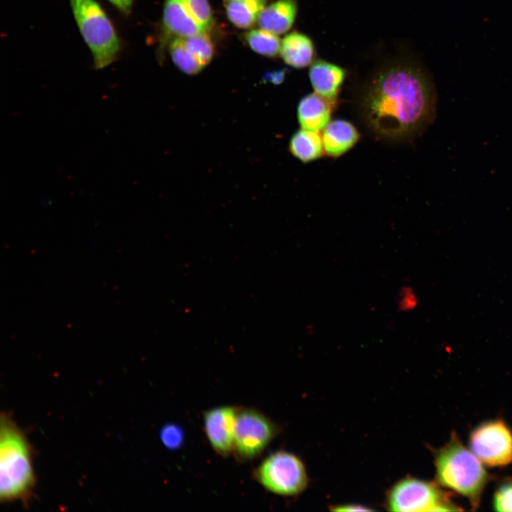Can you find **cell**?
<instances>
[{
  "label": "cell",
  "instance_id": "obj_1",
  "mask_svg": "<svg viewBox=\"0 0 512 512\" xmlns=\"http://www.w3.org/2000/svg\"><path fill=\"white\" fill-rule=\"evenodd\" d=\"M432 80L419 64L390 63L373 74L361 98L364 120L376 136L410 139L429 125L435 114Z\"/></svg>",
  "mask_w": 512,
  "mask_h": 512
},
{
  "label": "cell",
  "instance_id": "obj_2",
  "mask_svg": "<svg viewBox=\"0 0 512 512\" xmlns=\"http://www.w3.org/2000/svg\"><path fill=\"white\" fill-rule=\"evenodd\" d=\"M0 499L26 502L33 494L36 476L31 445L11 415L0 420Z\"/></svg>",
  "mask_w": 512,
  "mask_h": 512
},
{
  "label": "cell",
  "instance_id": "obj_3",
  "mask_svg": "<svg viewBox=\"0 0 512 512\" xmlns=\"http://www.w3.org/2000/svg\"><path fill=\"white\" fill-rule=\"evenodd\" d=\"M434 466L437 484L466 497L472 507L479 506L489 475L481 461L456 432L436 452Z\"/></svg>",
  "mask_w": 512,
  "mask_h": 512
},
{
  "label": "cell",
  "instance_id": "obj_4",
  "mask_svg": "<svg viewBox=\"0 0 512 512\" xmlns=\"http://www.w3.org/2000/svg\"><path fill=\"white\" fill-rule=\"evenodd\" d=\"M80 33L89 47L96 69L104 68L118 57L121 42L112 22L95 0H69Z\"/></svg>",
  "mask_w": 512,
  "mask_h": 512
},
{
  "label": "cell",
  "instance_id": "obj_5",
  "mask_svg": "<svg viewBox=\"0 0 512 512\" xmlns=\"http://www.w3.org/2000/svg\"><path fill=\"white\" fill-rule=\"evenodd\" d=\"M253 478L266 490L277 495L301 494L308 485L302 461L295 454L277 451L266 457L254 470Z\"/></svg>",
  "mask_w": 512,
  "mask_h": 512
},
{
  "label": "cell",
  "instance_id": "obj_6",
  "mask_svg": "<svg viewBox=\"0 0 512 512\" xmlns=\"http://www.w3.org/2000/svg\"><path fill=\"white\" fill-rule=\"evenodd\" d=\"M439 486L417 478L405 477L388 491V508L400 512L459 511L461 508Z\"/></svg>",
  "mask_w": 512,
  "mask_h": 512
},
{
  "label": "cell",
  "instance_id": "obj_7",
  "mask_svg": "<svg viewBox=\"0 0 512 512\" xmlns=\"http://www.w3.org/2000/svg\"><path fill=\"white\" fill-rule=\"evenodd\" d=\"M277 432L275 424L260 412L252 408H239L235 425L233 452L240 460H252L265 451Z\"/></svg>",
  "mask_w": 512,
  "mask_h": 512
},
{
  "label": "cell",
  "instance_id": "obj_8",
  "mask_svg": "<svg viewBox=\"0 0 512 512\" xmlns=\"http://www.w3.org/2000/svg\"><path fill=\"white\" fill-rule=\"evenodd\" d=\"M470 449L485 465L501 467L512 463V431L501 419L484 422L469 435Z\"/></svg>",
  "mask_w": 512,
  "mask_h": 512
},
{
  "label": "cell",
  "instance_id": "obj_9",
  "mask_svg": "<svg viewBox=\"0 0 512 512\" xmlns=\"http://www.w3.org/2000/svg\"><path fill=\"white\" fill-rule=\"evenodd\" d=\"M238 407L221 406L205 412L204 429L206 437L215 452L228 457L234 449L235 425Z\"/></svg>",
  "mask_w": 512,
  "mask_h": 512
},
{
  "label": "cell",
  "instance_id": "obj_10",
  "mask_svg": "<svg viewBox=\"0 0 512 512\" xmlns=\"http://www.w3.org/2000/svg\"><path fill=\"white\" fill-rule=\"evenodd\" d=\"M309 76L315 92L336 104L346 70L326 60H316L310 66Z\"/></svg>",
  "mask_w": 512,
  "mask_h": 512
},
{
  "label": "cell",
  "instance_id": "obj_11",
  "mask_svg": "<svg viewBox=\"0 0 512 512\" xmlns=\"http://www.w3.org/2000/svg\"><path fill=\"white\" fill-rule=\"evenodd\" d=\"M163 24L167 35L188 37L208 31L192 16L183 0H166Z\"/></svg>",
  "mask_w": 512,
  "mask_h": 512
},
{
  "label": "cell",
  "instance_id": "obj_12",
  "mask_svg": "<svg viewBox=\"0 0 512 512\" xmlns=\"http://www.w3.org/2000/svg\"><path fill=\"white\" fill-rule=\"evenodd\" d=\"M336 104L316 92L304 96L297 106V119L304 129L319 132L330 122Z\"/></svg>",
  "mask_w": 512,
  "mask_h": 512
},
{
  "label": "cell",
  "instance_id": "obj_13",
  "mask_svg": "<svg viewBox=\"0 0 512 512\" xmlns=\"http://www.w3.org/2000/svg\"><path fill=\"white\" fill-rule=\"evenodd\" d=\"M321 137L325 153L336 158L350 150L358 141L360 134L350 122L336 119L326 126Z\"/></svg>",
  "mask_w": 512,
  "mask_h": 512
},
{
  "label": "cell",
  "instance_id": "obj_14",
  "mask_svg": "<svg viewBox=\"0 0 512 512\" xmlns=\"http://www.w3.org/2000/svg\"><path fill=\"white\" fill-rule=\"evenodd\" d=\"M297 12L296 0H278L265 6L259 14L257 23L260 28L280 35L292 28Z\"/></svg>",
  "mask_w": 512,
  "mask_h": 512
},
{
  "label": "cell",
  "instance_id": "obj_15",
  "mask_svg": "<svg viewBox=\"0 0 512 512\" xmlns=\"http://www.w3.org/2000/svg\"><path fill=\"white\" fill-rule=\"evenodd\" d=\"M280 53L284 62L289 65L296 68H303L312 63L315 49L309 37L294 31L284 38Z\"/></svg>",
  "mask_w": 512,
  "mask_h": 512
},
{
  "label": "cell",
  "instance_id": "obj_16",
  "mask_svg": "<svg viewBox=\"0 0 512 512\" xmlns=\"http://www.w3.org/2000/svg\"><path fill=\"white\" fill-rule=\"evenodd\" d=\"M289 151L303 163L318 159L325 153L322 137L319 132L302 128L292 135L289 142Z\"/></svg>",
  "mask_w": 512,
  "mask_h": 512
},
{
  "label": "cell",
  "instance_id": "obj_17",
  "mask_svg": "<svg viewBox=\"0 0 512 512\" xmlns=\"http://www.w3.org/2000/svg\"><path fill=\"white\" fill-rule=\"evenodd\" d=\"M226 14L230 21L236 27L249 28L258 18L265 8L264 0H227Z\"/></svg>",
  "mask_w": 512,
  "mask_h": 512
},
{
  "label": "cell",
  "instance_id": "obj_18",
  "mask_svg": "<svg viewBox=\"0 0 512 512\" xmlns=\"http://www.w3.org/2000/svg\"><path fill=\"white\" fill-rule=\"evenodd\" d=\"M245 39L250 48L260 55L274 57L280 52L282 42L278 36L264 29L248 31Z\"/></svg>",
  "mask_w": 512,
  "mask_h": 512
},
{
  "label": "cell",
  "instance_id": "obj_19",
  "mask_svg": "<svg viewBox=\"0 0 512 512\" xmlns=\"http://www.w3.org/2000/svg\"><path fill=\"white\" fill-rule=\"evenodd\" d=\"M169 51L174 63L183 73L195 75L203 68L186 48L182 37H176L171 41Z\"/></svg>",
  "mask_w": 512,
  "mask_h": 512
},
{
  "label": "cell",
  "instance_id": "obj_20",
  "mask_svg": "<svg viewBox=\"0 0 512 512\" xmlns=\"http://www.w3.org/2000/svg\"><path fill=\"white\" fill-rule=\"evenodd\" d=\"M182 38L186 48L203 68L210 62L214 46L207 33Z\"/></svg>",
  "mask_w": 512,
  "mask_h": 512
},
{
  "label": "cell",
  "instance_id": "obj_21",
  "mask_svg": "<svg viewBox=\"0 0 512 512\" xmlns=\"http://www.w3.org/2000/svg\"><path fill=\"white\" fill-rule=\"evenodd\" d=\"M192 16L208 31L213 25V16L208 0H183Z\"/></svg>",
  "mask_w": 512,
  "mask_h": 512
},
{
  "label": "cell",
  "instance_id": "obj_22",
  "mask_svg": "<svg viewBox=\"0 0 512 512\" xmlns=\"http://www.w3.org/2000/svg\"><path fill=\"white\" fill-rule=\"evenodd\" d=\"M492 503L496 511L512 512V479H505L498 484Z\"/></svg>",
  "mask_w": 512,
  "mask_h": 512
},
{
  "label": "cell",
  "instance_id": "obj_23",
  "mask_svg": "<svg viewBox=\"0 0 512 512\" xmlns=\"http://www.w3.org/2000/svg\"><path fill=\"white\" fill-rule=\"evenodd\" d=\"M159 437L161 443L169 450L179 449L184 442L182 428L174 423L164 425L160 430Z\"/></svg>",
  "mask_w": 512,
  "mask_h": 512
},
{
  "label": "cell",
  "instance_id": "obj_24",
  "mask_svg": "<svg viewBox=\"0 0 512 512\" xmlns=\"http://www.w3.org/2000/svg\"><path fill=\"white\" fill-rule=\"evenodd\" d=\"M415 304V297L411 294V290L405 288L401 289L398 299L399 309L402 311H407L410 309Z\"/></svg>",
  "mask_w": 512,
  "mask_h": 512
},
{
  "label": "cell",
  "instance_id": "obj_25",
  "mask_svg": "<svg viewBox=\"0 0 512 512\" xmlns=\"http://www.w3.org/2000/svg\"><path fill=\"white\" fill-rule=\"evenodd\" d=\"M121 13L129 15L131 13L134 0H107Z\"/></svg>",
  "mask_w": 512,
  "mask_h": 512
},
{
  "label": "cell",
  "instance_id": "obj_26",
  "mask_svg": "<svg viewBox=\"0 0 512 512\" xmlns=\"http://www.w3.org/2000/svg\"><path fill=\"white\" fill-rule=\"evenodd\" d=\"M333 511H369L370 508L360 504H343L336 506Z\"/></svg>",
  "mask_w": 512,
  "mask_h": 512
},
{
  "label": "cell",
  "instance_id": "obj_27",
  "mask_svg": "<svg viewBox=\"0 0 512 512\" xmlns=\"http://www.w3.org/2000/svg\"><path fill=\"white\" fill-rule=\"evenodd\" d=\"M284 74L285 73L284 70L277 72L269 73L267 75V80L272 81L273 83L278 84L283 80Z\"/></svg>",
  "mask_w": 512,
  "mask_h": 512
},
{
  "label": "cell",
  "instance_id": "obj_28",
  "mask_svg": "<svg viewBox=\"0 0 512 512\" xmlns=\"http://www.w3.org/2000/svg\"><path fill=\"white\" fill-rule=\"evenodd\" d=\"M225 1H227V0H225Z\"/></svg>",
  "mask_w": 512,
  "mask_h": 512
}]
</instances>
